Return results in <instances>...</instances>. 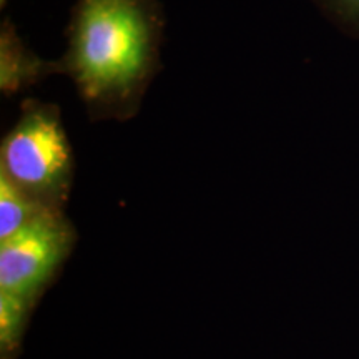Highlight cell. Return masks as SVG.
Instances as JSON below:
<instances>
[{
	"label": "cell",
	"mask_w": 359,
	"mask_h": 359,
	"mask_svg": "<svg viewBox=\"0 0 359 359\" xmlns=\"http://www.w3.org/2000/svg\"><path fill=\"white\" fill-rule=\"evenodd\" d=\"M160 0H77L58 58L90 120H130L161 70Z\"/></svg>",
	"instance_id": "cell-1"
},
{
	"label": "cell",
	"mask_w": 359,
	"mask_h": 359,
	"mask_svg": "<svg viewBox=\"0 0 359 359\" xmlns=\"http://www.w3.org/2000/svg\"><path fill=\"white\" fill-rule=\"evenodd\" d=\"M0 172L39 203L60 210L74 178V154L55 103L25 98L0 147Z\"/></svg>",
	"instance_id": "cell-2"
},
{
	"label": "cell",
	"mask_w": 359,
	"mask_h": 359,
	"mask_svg": "<svg viewBox=\"0 0 359 359\" xmlns=\"http://www.w3.org/2000/svg\"><path fill=\"white\" fill-rule=\"evenodd\" d=\"M72 243V228L58 208H47L0 241V291L32 299Z\"/></svg>",
	"instance_id": "cell-3"
},
{
	"label": "cell",
	"mask_w": 359,
	"mask_h": 359,
	"mask_svg": "<svg viewBox=\"0 0 359 359\" xmlns=\"http://www.w3.org/2000/svg\"><path fill=\"white\" fill-rule=\"evenodd\" d=\"M60 74L58 60H43L25 47L12 20L0 27V90L6 97L24 92L40 80Z\"/></svg>",
	"instance_id": "cell-4"
},
{
	"label": "cell",
	"mask_w": 359,
	"mask_h": 359,
	"mask_svg": "<svg viewBox=\"0 0 359 359\" xmlns=\"http://www.w3.org/2000/svg\"><path fill=\"white\" fill-rule=\"evenodd\" d=\"M47 208L52 206L30 198L6 173L0 172V241L15 235Z\"/></svg>",
	"instance_id": "cell-5"
},
{
	"label": "cell",
	"mask_w": 359,
	"mask_h": 359,
	"mask_svg": "<svg viewBox=\"0 0 359 359\" xmlns=\"http://www.w3.org/2000/svg\"><path fill=\"white\" fill-rule=\"evenodd\" d=\"M29 303L30 299L24 296L0 291V344L4 349L12 348L19 339Z\"/></svg>",
	"instance_id": "cell-6"
},
{
	"label": "cell",
	"mask_w": 359,
	"mask_h": 359,
	"mask_svg": "<svg viewBox=\"0 0 359 359\" xmlns=\"http://www.w3.org/2000/svg\"><path fill=\"white\" fill-rule=\"evenodd\" d=\"M343 32L359 39V0H313Z\"/></svg>",
	"instance_id": "cell-7"
},
{
	"label": "cell",
	"mask_w": 359,
	"mask_h": 359,
	"mask_svg": "<svg viewBox=\"0 0 359 359\" xmlns=\"http://www.w3.org/2000/svg\"><path fill=\"white\" fill-rule=\"evenodd\" d=\"M7 6V0H0V7H6Z\"/></svg>",
	"instance_id": "cell-8"
}]
</instances>
